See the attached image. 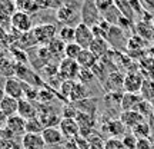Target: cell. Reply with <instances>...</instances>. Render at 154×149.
Instances as JSON below:
<instances>
[{
	"label": "cell",
	"instance_id": "cell-39",
	"mask_svg": "<svg viewBox=\"0 0 154 149\" xmlns=\"http://www.w3.org/2000/svg\"><path fill=\"white\" fill-rule=\"evenodd\" d=\"M44 129L46 128L43 126V123L40 122L38 118L26 122V133H43Z\"/></svg>",
	"mask_w": 154,
	"mask_h": 149
},
{
	"label": "cell",
	"instance_id": "cell-8",
	"mask_svg": "<svg viewBox=\"0 0 154 149\" xmlns=\"http://www.w3.org/2000/svg\"><path fill=\"white\" fill-rule=\"evenodd\" d=\"M5 93L17 100L24 99V82H22L16 76L7 77L5 85Z\"/></svg>",
	"mask_w": 154,
	"mask_h": 149
},
{
	"label": "cell",
	"instance_id": "cell-48",
	"mask_svg": "<svg viewBox=\"0 0 154 149\" xmlns=\"http://www.w3.org/2000/svg\"><path fill=\"white\" fill-rule=\"evenodd\" d=\"M128 3H130V6H131V10H133L134 15H136V13H140V15L144 17L146 11H143L144 6H143V3H141L140 0H128Z\"/></svg>",
	"mask_w": 154,
	"mask_h": 149
},
{
	"label": "cell",
	"instance_id": "cell-60",
	"mask_svg": "<svg viewBox=\"0 0 154 149\" xmlns=\"http://www.w3.org/2000/svg\"><path fill=\"white\" fill-rule=\"evenodd\" d=\"M153 43H154V36H153Z\"/></svg>",
	"mask_w": 154,
	"mask_h": 149
},
{
	"label": "cell",
	"instance_id": "cell-45",
	"mask_svg": "<svg viewBox=\"0 0 154 149\" xmlns=\"http://www.w3.org/2000/svg\"><path fill=\"white\" fill-rule=\"evenodd\" d=\"M104 149H126L121 139L117 138H107L104 144Z\"/></svg>",
	"mask_w": 154,
	"mask_h": 149
},
{
	"label": "cell",
	"instance_id": "cell-51",
	"mask_svg": "<svg viewBox=\"0 0 154 149\" xmlns=\"http://www.w3.org/2000/svg\"><path fill=\"white\" fill-rule=\"evenodd\" d=\"M36 6L40 10H46V9H53V3L54 0H34Z\"/></svg>",
	"mask_w": 154,
	"mask_h": 149
},
{
	"label": "cell",
	"instance_id": "cell-56",
	"mask_svg": "<svg viewBox=\"0 0 154 149\" xmlns=\"http://www.w3.org/2000/svg\"><path fill=\"white\" fill-rule=\"evenodd\" d=\"M6 96V93H5V90H0V102H2V99Z\"/></svg>",
	"mask_w": 154,
	"mask_h": 149
},
{
	"label": "cell",
	"instance_id": "cell-2",
	"mask_svg": "<svg viewBox=\"0 0 154 149\" xmlns=\"http://www.w3.org/2000/svg\"><path fill=\"white\" fill-rule=\"evenodd\" d=\"M33 34L36 40H37L38 46H47V44L56 39L57 36V28L53 23H42V24H36L33 28Z\"/></svg>",
	"mask_w": 154,
	"mask_h": 149
},
{
	"label": "cell",
	"instance_id": "cell-26",
	"mask_svg": "<svg viewBox=\"0 0 154 149\" xmlns=\"http://www.w3.org/2000/svg\"><path fill=\"white\" fill-rule=\"evenodd\" d=\"M87 98H90L87 86L83 85V83H80V82H76L74 88H73L72 95L69 96V102L74 103V102H80V100H84V99H87Z\"/></svg>",
	"mask_w": 154,
	"mask_h": 149
},
{
	"label": "cell",
	"instance_id": "cell-33",
	"mask_svg": "<svg viewBox=\"0 0 154 149\" xmlns=\"http://www.w3.org/2000/svg\"><path fill=\"white\" fill-rule=\"evenodd\" d=\"M64 148L66 149H87L88 148V141H87V138L79 135L76 138L67 139L66 144H64Z\"/></svg>",
	"mask_w": 154,
	"mask_h": 149
},
{
	"label": "cell",
	"instance_id": "cell-41",
	"mask_svg": "<svg viewBox=\"0 0 154 149\" xmlns=\"http://www.w3.org/2000/svg\"><path fill=\"white\" fill-rule=\"evenodd\" d=\"M94 80H96V77H94L91 69H82V70H80V75H79L77 82H80V83H83V85L87 86L88 83L94 82Z\"/></svg>",
	"mask_w": 154,
	"mask_h": 149
},
{
	"label": "cell",
	"instance_id": "cell-53",
	"mask_svg": "<svg viewBox=\"0 0 154 149\" xmlns=\"http://www.w3.org/2000/svg\"><path fill=\"white\" fill-rule=\"evenodd\" d=\"M6 119H7V118L3 115V112L0 111V128L3 126V125H6Z\"/></svg>",
	"mask_w": 154,
	"mask_h": 149
},
{
	"label": "cell",
	"instance_id": "cell-34",
	"mask_svg": "<svg viewBox=\"0 0 154 149\" xmlns=\"http://www.w3.org/2000/svg\"><path fill=\"white\" fill-rule=\"evenodd\" d=\"M140 95L143 96L144 100L147 102H154V80L153 79H146L143 83V88L140 90Z\"/></svg>",
	"mask_w": 154,
	"mask_h": 149
},
{
	"label": "cell",
	"instance_id": "cell-14",
	"mask_svg": "<svg viewBox=\"0 0 154 149\" xmlns=\"http://www.w3.org/2000/svg\"><path fill=\"white\" fill-rule=\"evenodd\" d=\"M17 115H20L26 121L36 119V118H38L37 105L27 99H20L19 100V112H17Z\"/></svg>",
	"mask_w": 154,
	"mask_h": 149
},
{
	"label": "cell",
	"instance_id": "cell-46",
	"mask_svg": "<svg viewBox=\"0 0 154 149\" xmlns=\"http://www.w3.org/2000/svg\"><path fill=\"white\" fill-rule=\"evenodd\" d=\"M61 115L63 118H70V119H76L77 115H79V112L74 106L70 103V102H66V105L63 106V112H61Z\"/></svg>",
	"mask_w": 154,
	"mask_h": 149
},
{
	"label": "cell",
	"instance_id": "cell-36",
	"mask_svg": "<svg viewBox=\"0 0 154 149\" xmlns=\"http://www.w3.org/2000/svg\"><path fill=\"white\" fill-rule=\"evenodd\" d=\"M114 5L116 7L121 11V15L124 17H127L128 20H134V13L131 10V6L128 3V0H114Z\"/></svg>",
	"mask_w": 154,
	"mask_h": 149
},
{
	"label": "cell",
	"instance_id": "cell-17",
	"mask_svg": "<svg viewBox=\"0 0 154 149\" xmlns=\"http://www.w3.org/2000/svg\"><path fill=\"white\" fill-rule=\"evenodd\" d=\"M143 96L140 93H130V92H124L123 95V99L120 103V109L121 112H127V111H137L138 105L143 102Z\"/></svg>",
	"mask_w": 154,
	"mask_h": 149
},
{
	"label": "cell",
	"instance_id": "cell-3",
	"mask_svg": "<svg viewBox=\"0 0 154 149\" xmlns=\"http://www.w3.org/2000/svg\"><path fill=\"white\" fill-rule=\"evenodd\" d=\"M80 16H82V22L86 23L90 28L99 24V22L101 20V15L94 5V0H83Z\"/></svg>",
	"mask_w": 154,
	"mask_h": 149
},
{
	"label": "cell",
	"instance_id": "cell-23",
	"mask_svg": "<svg viewBox=\"0 0 154 149\" xmlns=\"http://www.w3.org/2000/svg\"><path fill=\"white\" fill-rule=\"evenodd\" d=\"M88 49L91 50L99 59H101L103 56L107 55L111 50V46H110V43H109V40H106V39H103V37H96L93 40V43L90 44Z\"/></svg>",
	"mask_w": 154,
	"mask_h": 149
},
{
	"label": "cell",
	"instance_id": "cell-47",
	"mask_svg": "<svg viewBox=\"0 0 154 149\" xmlns=\"http://www.w3.org/2000/svg\"><path fill=\"white\" fill-rule=\"evenodd\" d=\"M42 70H43V73L47 76V79H51V77H54L59 75V65H56V63H49V65H46Z\"/></svg>",
	"mask_w": 154,
	"mask_h": 149
},
{
	"label": "cell",
	"instance_id": "cell-32",
	"mask_svg": "<svg viewBox=\"0 0 154 149\" xmlns=\"http://www.w3.org/2000/svg\"><path fill=\"white\" fill-rule=\"evenodd\" d=\"M14 65L16 62L9 59V57H5L0 60V76L3 77H11L14 76Z\"/></svg>",
	"mask_w": 154,
	"mask_h": 149
},
{
	"label": "cell",
	"instance_id": "cell-19",
	"mask_svg": "<svg viewBox=\"0 0 154 149\" xmlns=\"http://www.w3.org/2000/svg\"><path fill=\"white\" fill-rule=\"evenodd\" d=\"M140 73L144 76V79H153L154 80V56L146 55L138 60Z\"/></svg>",
	"mask_w": 154,
	"mask_h": 149
},
{
	"label": "cell",
	"instance_id": "cell-43",
	"mask_svg": "<svg viewBox=\"0 0 154 149\" xmlns=\"http://www.w3.org/2000/svg\"><path fill=\"white\" fill-rule=\"evenodd\" d=\"M94 5L100 11V15L103 16L106 11H109L114 6V0H94Z\"/></svg>",
	"mask_w": 154,
	"mask_h": 149
},
{
	"label": "cell",
	"instance_id": "cell-27",
	"mask_svg": "<svg viewBox=\"0 0 154 149\" xmlns=\"http://www.w3.org/2000/svg\"><path fill=\"white\" fill-rule=\"evenodd\" d=\"M38 119L43 123L44 128H59L63 116H60L57 112H47V113H43V115H38Z\"/></svg>",
	"mask_w": 154,
	"mask_h": 149
},
{
	"label": "cell",
	"instance_id": "cell-5",
	"mask_svg": "<svg viewBox=\"0 0 154 149\" xmlns=\"http://www.w3.org/2000/svg\"><path fill=\"white\" fill-rule=\"evenodd\" d=\"M124 77L126 73H121V70L110 73L107 79L101 83L103 89L106 90V93H110V92H123L124 90Z\"/></svg>",
	"mask_w": 154,
	"mask_h": 149
},
{
	"label": "cell",
	"instance_id": "cell-44",
	"mask_svg": "<svg viewBox=\"0 0 154 149\" xmlns=\"http://www.w3.org/2000/svg\"><path fill=\"white\" fill-rule=\"evenodd\" d=\"M121 141H123L126 149H136V146H137V138H136L131 132H127L126 135L121 138Z\"/></svg>",
	"mask_w": 154,
	"mask_h": 149
},
{
	"label": "cell",
	"instance_id": "cell-16",
	"mask_svg": "<svg viewBox=\"0 0 154 149\" xmlns=\"http://www.w3.org/2000/svg\"><path fill=\"white\" fill-rule=\"evenodd\" d=\"M121 122H123V125L128 129V131H131L133 128H136L137 125L140 123H143L146 122L144 119V116L137 111H127V112H121L120 113V118H119Z\"/></svg>",
	"mask_w": 154,
	"mask_h": 149
},
{
	"label": "cell",
	"instance_id": "cell-49",
	"mask_svg": "<svg viewBox=\"0 0 154 149\" xmlns=\"http://www.w3.org/2000/svg\"><path fill=\"white\" fill-rule=\"evenodd\" d=\"M0 29L3 30V32H10L11 29V17L10 16H2L0 15Z\"/></svg>",
	"mask_w": 154,
	"mask_h": 149
},
{
	"label": "cell",
	"instance_id": "cell-55",
	"mask_svg": "<svg viewBox=\"0 0 154 149\" xmlns=\"http://www.w3.org/2000/svg\"><path fill=\"white\" fill-rule=\"evenodd\" d=\"M87 149H104V148H101V146H94V145H88Z\"/></svg>",
	"mask_w": 154,
	"mask_h": 149
},
{
	"label": "cell",
	"instance_id": "cell-38",
	"mask_svg": "<svg viewBox=\"0 0 154 149\" xmlns=\"http://www.w3.org/2000/svg\"><path fill=\"white\" fill-rule=\"evenodd\" d=\"M76 82L77 80H63L60 85V88H59V90H57V93L60 95V98H63V99H66L67 102H69V96L72 95Z\"/></svg>",
	"mask_w": 154,
	"mask_h": 149
},
{
	"label": "cell",
	"instance_id": "cell-6",
	"mask_svg": "<svg viewBox=\"0 0 154 149\" xmlns=\"http://www.w3.org/2000/svg\"><path fill=\"white\" fill-rule=\"evenodd\" d=\"M11 28L20 32V33H27L33 30V20L32 16L27 13H23V11H16L13 16H11Z\"/></svg>",
	"mask_w": 154,
	"mask_h": 149
},
{
	"label": "cell",
	"instance_id": "cell-40",
	"mask_svg": "<svg viewBox=\"0 0 154 149\" xmlns=\"http://www.w3.org/2000/svg\"><path fill=\"white\" fill-rule=\"evenodd\" d=\"M16 5L10 0H0V15L2 16H13L16 13Z\"/></svg>",
	"mask_w": 154,
	"mask_h": 149
},
{
	"label": "cell",
	"instance_id": "cell-18",
	"mask_svg": "<svg viewBox=\"0 0 154 149\" xmlns=\"http://www.w3.org/2000/svg\"><path fill=\"white\" fill-rule=\"evenodd\" d=\"M26 119H23L20 115H13L6 119L5 126L10 131L13 135H24L26 133Z\"/></svg>",
	"mask_w": 154,
	"mask_h": 149
},
{
	"label": "cell",
	"instance_id": "cell-4",
	"mask_svg": "<svg viewBox=\"0 0 154 149\" xmlns=\"http://www.w3.org/2000/svg\"><path fill=\"white\" fill-rule=\"evenodd\" d=\"M80 70H82V67L77 63V60L64 57L63 60L59 62V76L63 80H77Z\"/></svg>",
	"mask_w": 154,
	"mask_h": 149
},
{
	"label": "cell",
	"instance_id": "cell-35",
	"mask_svg": "<svg viewBox=\"0 0 154 149\" xmlns=\"http://www.w3.org/2000/svg\"><path fill=\"white\" fill-rule=\"evenodd\" d=\"M101 17H103L104 20H107V22L110 23L111 26H119V23H120L123 15H121V11L119 10V9L116 7V5H114L109 11H106V13Z\"/></svg>",
	"mask_w": 154,
	"mask_h": 149
},
{
	"label": "cell",
	"instance_id": "cell-12",
	"mask_svg": "<svg viewBox=\"0 0 154 149\" xmlns=\"http://www.w3.org/2000/svg\"><path fill=\"white\" fill-rule=\"evenodd\" d=\"M42 136H43L47 146H60V145L66 144L67 141L59 128H46L42 133Z\"/></svg>",
	"mask_w": 154,
	"mask_h": 149
},
{
	"label": "cell",
	"instance_id": "cell-31",
	"mask_svg": "<svg viewBox=\"0 0 154 149\" xmlns=\"http://www.w3.org/2000/svg\"><path fill=\"white\" fill-rule=\"evenodd\" d=\"M57 34H59L57 37L66 44L76 42V28H73V26H63Z\"/></svg>",
	"mask_w": 154,
	"mask_h": 149
},
{
	"label": "cell",
	"instance_id": "cell-1",
	"mask_svg": "<svg viewBox=\"0 0 154 149\" xmlns=\"http://www.w3.org/2000/svg\"><path fill=\"white\" fill-rule=\"evenodd\" d=\"M80 9H82V3L79 2H73L70 5H66L60 7L59 10H56V17L63 26H73L74 23H82V16H80ZM76 28V26H73Z\"/></svg>",
	"mask_w": 154,
	"mask_h": 149
},
{
	"label": "cell",
	"instance_id": "cell-52",
	"mask_svg": "<svg viewBox=\"0 0 154 149\" xmlns=\"http://www.w3.org/2000/svg\"><path fill=\"white\" fill-rule=\"evenodd\" d=\"M144 9L150 11H154V0H141Z\"/></svg>",
	"mask_w": 154,
	"mask_h": 149
},
{
	"label": "cell",
	"instance_id": "cell-13",
	"mask_svg": "<svg viewBox=\"0 0 154 149\" xmlns=\"http://www.w3.org/2000/svg\"><path fill=\"white\" fill-rule=\"evenodd\" d=\"M42 133H24L22 136V149H46Z\"/></svg>",
	"mask_w": 154,
	"mask_h": 149
},
{
	"label": "cell",
	"instance_id": "cell-59",
	"mask_svg": "<svg viewBox=\"0 0 154 149\" xmlns=\"http://www.w3.org/2000/svg\"><path fill=\"white\" fill-rule=\"evenodd\" d=\"M76 2H79V3H83V0H76Z\"/></svg>",
	"mask_w": 154,
	"mask_h": 149
},
{
	"label": "cell",
	"instance_id": "cell-11",
	"mask_svg": "<svg viewBox=\"0 0 154 149\" xmlns=\"http://www.w3.org/2000/svg\"><path fill=\"white\" fill-rule=\"evenodd\" d=\"M76 121L79 123V126H80V135L84 136V138H87L88 135H91L96 131V116L79 112Z\"/></svg>",
	"mask_w": 154,
	"mask_h": 149
},
{
	"label": "cell",
	"instance_id": "cell-24",
	"mask_svg": "<svg viewBox=\"0 0 154 149\" xmlns=\"http://www.w3.org/2000/svg\"><path fill=\"white\" fill-rule=\"evenodd\" d=\"M137 34L147 42H153L154 36V23L151 20H140L137 23Z\"/></svg>",
	"mask_w": 154,
	"mask_h": 149
},
{
	"label": "cell",
	"instance_id": "cell-9",
	"mask_svg": "<svg viewBox=\"0 0 154 149\" xmlns=\"http://www.w3.org/2000/svg\"><path fill=\"white\" fill-rule=\"evenodd\" d=\"M101 129H103V132H104L106 135H109L110 138H117V139H121L127 133V131H128V129L123 125V122H121L120 119H116V118H111L109 121H106L104 123H103Z\"/></svg>",
	"mask_w": 154,
	"mask_h": 149
},
{
	"label": "cell",
	"instance_id": "cell-21",
	"mask_svg": "<svg viewBox=\"0 0 154 149\" xmlns=\"http://www.w3.org/2000/svg\"><path fill=\"white\" fill-rule=\"evenodd\" d=\"M0 111L3 112V115L6 118L17 115V112H19V100L6 95L5 98L2 99V102H0Z\"/></svg>",
	"mask_w": 154,
	"mask_h": 149
},
{
	"label": "cell",
	"instance_id": "cell-22",
	"mask_svg": "<svg viewBox=\"0 0 154 149\" xmlns=\"http://www.w3.org/2000/svg\"><path fill=\"white\" fill-rule=\"evenodd\" d=\"M70 103H72V102H70ZM72 105L74 106L77 109V112H80V113H87V115L96 116V112H97V99L87 98V99L80 100V102H74Z\"/></svg>",
	"mask_w": 154,
	"mask_h": 149
},
{
	"label": "cell",
	"instance_id": "cell-29",
	"mask_svg": "<svg viewBox=\"0 0 154 149\" xmlns=\"http://www.w3.org/2000/svg\"><path fill=\"white\" fill-rule=\"evenodd\" d=\"M14 5H16L17 11H23V13H27V15H33V13H37L40 10L36 6L34 0H16Z\"/></svg>",
	"mask_w": 154,
	"mask_h": 149
},
{
	"label": "cell",
	"instance_id": "cell-28",
	"mask_svg": "<svg viewBox=\"0 0 154 149\" xmlns=\"http://www.w3.org/2000/svg\"><path fill=\"white\" fill-rule=\"evenodd\" d=\"M130 132L137 139H149L150 136H151V133H153V126L146 121V122H143V123L137 125L136 128H133Z\"/></svg>",
	"mask_w": 154,
	"mask_h": 149
},
{
	"label": "cell",
	"instance_id": "cell-15",
	"mask_svg": "<svg viewBox=\"0 0 154 149\" xmlns=\"http://www.w3.org/2000/svg\"><path fill=\"white\" fill-rule=\"evenodd\" d=\"M59 129L61 131V133L64 135L66 139L76 138L80 135V126L77 123L76 119H70V118H63L59 125Z\"/></svg>",
	"mask_w": 154,
	"mask_h": 149
},
{
	"label": "cell",
	"instance_id": "cell-20",
	"mask_svg": "<svg viewBox=\"0 0 154 149\" xmlns=\"http://www.w3.org/2000/svg\"><path fill=\"white\" fill-rule=\"evenodd\" d=\"M99 60L100 59L90 49H83V52L80 53L79 59H77V63L80 65L82 69H93L99 63Z\"/></svg>",
	"mask_w": 154,
	"mask_h": 149
},
{
	"label": "cell",
	"instance_id": "cell-54",
	"mask_svg": "<svg viewBox=\"0 0 154 149\" xmlns=\"http://www.w3.org/2000/svg\"><path fill=\"white\" fill-rule=\"evenodd\" d=\"M5 85H6V77L0 76V90H5Z\"/></svg>",
	"mask_w": 154,
	"mask_h": 149
},
{
	"label": "cell",
	"instance_id": "cell-58",
	"mask_svg": "<svg viewBox=\"0 0 154 149\" xmlns=\"http://www.w3.org/2000/svg\"><path fill=\"white\" fill-rule=\"evenodd\" d=\"M150 55H153V56H154V47L151 49V53H150Z\"/></svg>",
	"mask_w": 154,
	"mask_h": 149
},
{
	"label": "cell",
	"instance_id": "cell-10",
	"mask_svg": "<svg viewBox=\"0 0 154 149\" xmlns=\"http://www.w3.org/2000/svg\"><path fill=\"white\" fill-rule=\"evenodd\" d=\"M144 80L146 79L140 72H127L124 77V92L140 93Z\"/></svg>",
	"mask_w": 154,
	"mask_h": 149
},
{
	"label": "cell",
	"instance_id": "cell-7",
	"mask_svg": "<svg viewBox=\"0 0 154 149\" xmlns=\"http://www.w3.org/2000/svg\"><path fill=\"white\" fill-rule=\"evenodd\" d=\"M94 39L96 37H94L93 29L87 26L86 23L82 22L76 26V43L82 46L83 49H88Z\"/></svg>",
	"mask_w": 154,
	"mask_h": 149
},
{
	"label": "cell",
	"instance_id": "cell-30",
	"mask_svg": "<svg viewBox=\"0 0 154 149\" xmlns=\"http://www.w3.org/2000/svg\"><path fill=\"white\" fill-rule=\"evenodd\" d=\"M147 40H144L141 36H138V34H133L128 37L127 40V50L128 52H133V50H136V52H141V50L147 46Z\"/></svg>",
	"mask_w": 154,
	"mask_h": 149
},
{
	"label": "cell",
	"instance_id": "cell-50",
	"mask_svg": "<svg viewBox=\"0 0 154 149\" xmlns=\"http://www.w3.org/2000/svg\"><path fill=\"white\" fill-rule=\"evenodd\" d=\"M154 144L151 142V139H137V146L136 149H153Z\"/></svg>",
	"mask_w": 154,
	"mask_h": 149
},
{
	"label": "cell",
	"instance_id": "cell-57",
	"mask_svg": "<svg viewBox=\"0 0 154 149\" xmlns=\"http://www.w3.org/2000/svg\"><path fill=\"white\" fill-rule=\"evenodd\" d=\"M151 106H153V116H154V102L151 103Z\"/></svg>",
	"mask_w": 154,
	"mask_h": 149
},
{
	"label": "cell",
	"instance_id": "cell-37",
	"mask_svg": "<svg viewBox=\"0 0 154 149\" xmlns=\"http://www.w3.org/2000/svg\"><path fill=\"white\" fill-rule=\"evenodd\" d=\"M82 52H83V47H82V46H79L76 42H73V43L66 44L64 57H67V59H72V60H77Z\"/></svg>",
	"mask_w": 154,
	"mask_h": 149
},
{
	"label": "cell",
	"instance_id": "cell-25",
	"mask_svg": "<svg viewBox=\"0 0 154 149\" xmlns=\"http://www.w3.org/2000/svg\"><path fill=\"white\" fill-rule=\"evenodd\" d=\"M47 49H49V52L51 53L53 59H60V60H63V59H64L66 43H64V42H61L59 37L53 39V40L47 44Z\"/></svg>",
	"mask_w": 154,
	"mask_h": 149
},
{
	"label": "cell",
	"instance_id": "cell-42",
	"mask_svg": "<svg viewBox=\"0 0 154 149\" xmlns=\"http://www.w3.org/2000/svg\"><path fill=\"white\" fill-rule=\"evenodd\" d=\"M137 112H140V113L144 116V119H146V121H147L149 118H153V119H154V116H153V106H151V102L143 100V102H141V103L138 105Z\"/></svg>",
	"mask_w": 154,
	"mask_h": 149
},
{
	"label": "cell",
	"instance_id": "cell-61",
	"mask_svg": "<svg viewBox=\"0 0 154 149\" xmlns=\"http://www.w3.org/2000/svg\"><path fill=\"white\" fill-rule=\"evenodd\" d=\"M10 2H16V0H10Z\"/></svg>",
	"mask_w": 154,
	"mask_h": 149
}]
</instances>
